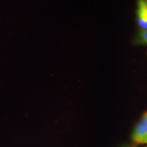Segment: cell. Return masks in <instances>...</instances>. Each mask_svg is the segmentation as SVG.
<instances>
[{
	"label": "cell",
	"mask_w": 147,
	"mask_h": 147,
	"mask_svg": "<svg viewBox=\"0 0 147 147\" xmlns=\"http://www.w3.org/2000/svg\"><path fill=\"white\" fill-rule=\"evenodd\" d=\"M131 139L135 144H147V111L143 114L134 127Z\"/></svg>",
	"instance_id": "cell-1"
},
{
	"label": "cell",
	"mask_w": 147,
	"mask_h": 147,
	"mask_svg": "<svg viewBox=\"0 0 147 147\" xmlns=\"http://www.w3.org/2000/svg\"><path fill=\"white\" fill-rule=\"evenodd\" d=\"M145 2H146V4L147 5V0H145Z\"/></svg>",
	"instance_id": "cell-4"
},
{
	"label": "cell",
	"mask_w": 147,
	"mask_h": 147,
	"mask_svg": "<svg viewBox=\"0 0 147 147\" xmlns=\"http://www.w3.org/2000/svg\"><path fill=\"white\" fill-rule=\"evenodd\" d=\"M136 45H147V29H141L136 34L134 40Z\"/></svg>",
	"instance_id": "cell-3"
},
{
	"label": "cell",
	"mask_w": 147,
	"mask_h": 147,
	"mask_svg": "<svg viewBox=\"0 0 147 147\" xmlns=\"http://www.w3.org/2000/svg\"><path fill=\"white\" fill-rule=\"evenodd\" d=\"M124 147H131V146H125Z\"/></svg>",
	"instance_id": "cell-5"
},
{
	"label": "cell",
	"mask_w": 147,
	"mask_h": 147,
	"mask_svg": "<svg viewBox=\"0 0 147 147\" xmlns=\"http://www.w3.org/2000/svg\"><path fill=\"white\" fill-rule=\"evenodd\" d=\"M137 21L141 29H147V5L145 0L138 1Z\"/></svg>",
	"instance_id": "cell-2"
},
{
	"label": "cell",
	"mask_w": 147,
	"mask_h": 147,
	"mask_svg": "<svg viewBox=\"0 0 147 147\" xmlns=\"http://www.w3.org/2000/svg\"><path fill=\"white\" fill-rule=\"evenodd\" d=\"M145 147H147V146H145Z\"/></svg>",
	"instance_id": "cell-6"
}]
</instances>
